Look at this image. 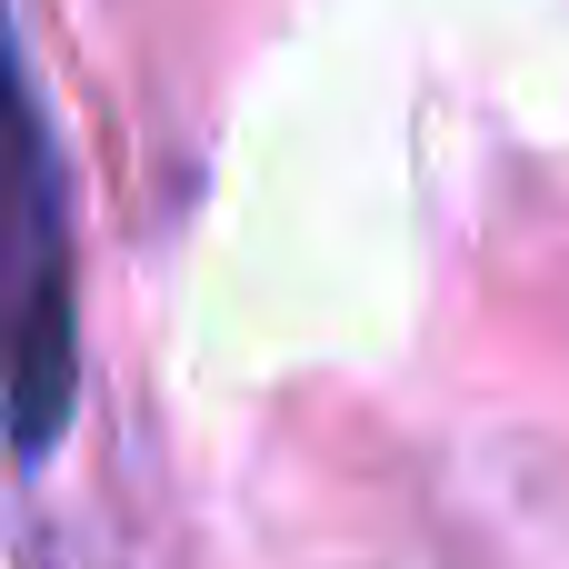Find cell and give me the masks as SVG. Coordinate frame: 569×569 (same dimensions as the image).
<instances>
[{"label":"cell","instance_id":"1","mask_svg":"<svg viewBox=\"0 0 569 569\" xmlns=\"http://www.w3.org/2000/svg\"><path fill=\"white\" fill-rule=\"evenodd\" d=\"M30 210H20V460H50L60 410H70V190H60V140L50 110L30 100Z\"/></svg>","mask_w":569,"mask_h":569}]
</instances>
